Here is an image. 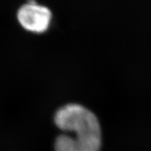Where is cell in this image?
Listing matches in <instances>:
<instances>
[{
	"instance_id": "6da1fadb",
	"label": "cell",
	"mask_w": 151,
	"mask_h": 151,
	"mask_svg": "<svg viewBox=\"0 0 151 151\" xmlns=\"http://www.w3.org/2000/svg\"><path fill=\"white\" fill-rule=\"evenodd\" d=\"M55 123L65 132L56 138L55 151H100L101 126L90 110L80 104H69L58 110Z\"/></svg>"
},
{
	"instance_id": "7a4b0ae2",
	"label": "cell",
	"mask_w": 151,
	"mask_h": 151,
	"mask_svg": "<svg viewBox=\"0 0 151 151\" xmlns=\"http://www.w3.org/2000/svg\"><path fill=\"white\" fill-rule=\"evenodd\" d=\"M52 12L34 0L23 5L18 11L17 18L22 26L29 32L42 33L48 29L52 20Z\"/></svg>"
}]
</instances>
